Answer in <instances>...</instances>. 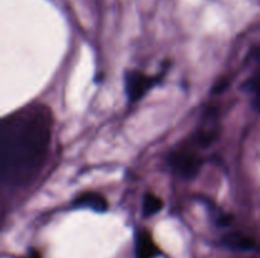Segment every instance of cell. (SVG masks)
<instances>
[{"instance_id": "obj_1", "label": "cell", "mask_w": 260, "mask_h": 258, "mask_svg": "<svg viewBox=\"0 0 260 258\" xmlns=\"http://www.w3.org/2000/svg\"><path fill=\"white\" fill-rule=\"evenodd\" d=\"M52 134V111L32 104L5 116L0 125V177L8 187L29 185L40 175Z\"/></svg>"}, {"instance_id": "obj_2", "label": "cell", "mask_w": 260, "mask_h": 258, "mask_svg": "<svg viewBox=\"0 0 260 258\" xmlns=\"http://www.w3.org/2000/svg\"><path fill=\"white\" fill-rule=\"evenodd\" d=\"M203 159L197 151L190 147L175 149L169 157L173 172L183 180H193L201 171Z\"/></svg>"}, {"instance_id": "obj_3", "label": "cell", "mask_w": 260, "mask_h": 258, "mask_svg": "<svg viewBox=\"0 0 260 258\" xmlns=\"http://www.w3.org/2000/svg\"><path fill=\"white\" fill-rule=\"evenodd\" d=\"M162 78V73L155 76L145 75L140 71H129L124 76V88L131 103L141 100L150 89L154 88Z\"/></svg>"}, {"instance_id": "obj_4", "label": "cell", "mask_w": 260, "mask_h": 258, "mask_svg": "<svg viewBox=\"0 0 260 258\" xmlns=\"http://www.w3.org/2000/svg\"><path fill=\"white\" fill-rule=\"evenodd\" d=\"M74 206L88 207L98 212H104L108 209V201L102 194L95 191H85L74 200Z\"/></svg>"}, {"instance_id": "obj_5", "label": "cell", "mask_w": 260, "mask_h": 258, "mask_svg": "<svg viewBox=\"0 0 260 258\" xmlns=\"http://www.w3.org/2000/svg\"><path fill=\"white\" fill-rule=\"evenodd\" d=\"M160 253L156 243L146 229H140L136 235L137 258H155Z\"/></svg>"}, {"instance_id": "obj_6", "label": "cell", "mask_w": 260, "mask_h": 258, "mask_svg": "<svg viewBox=\"0 0 260 258\" xmlns=\"http://www.w3.org/2000/svg\"><path fill=\"white\" fill-rule=\"evenodd\" d=\"M222 243L230 249L250 250L255 248V240L240 232H231L223 235Z\"/></svg>"}, {"instance_id": "obj_7", "label": "cell", "mask_w": 260, "mask_h": 258, "mask_svg": "<svg viewBox=\"0 0 260 258\" xmlns=\"http://www.w3.org/2000/svg\"><path fill=\"white\" fill-rule=\"evenodd\" d=\"M162 206H164V201L161 197L155 195L154 192H147L142 199V215L145 218L152 217L157 214L162 209Z\"/></svg>"}, {"instance_id": "obj_8", "label": "cell", "mask_w": 260, "mask_h": 258, "mask_svg": "<svg viewBox=\"0 0 260 258\" xmlns=\"http://www.w3.org/2000/svg\"><path fill=\"white\" fill-rule=\"evenodd\" d=\"M250 88L254 94V108L260 111V73L251 80Z\"/></svg>"}, {"instance_id": "obj_9", "label": "cell", "mask_w": 260, "mask_h": 258, "mask_svg": "<svg viewBox=\"0 0 260 258\" xmlns=\"http://www.w3.org/2000/svg\"><path fill=\"white\" fill-rule=\"evenodd\" d=\"M216 223H217L220 227H228V225H230L231 223H233V217L223 212V214H221L220 217L216 219Z\"/></svg>"}]
</instances>
